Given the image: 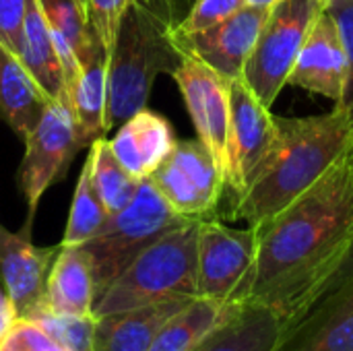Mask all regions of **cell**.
<instances>
[{
  "mask_svg": "<svg viewBox=\"0 0 353 351\" xmlns=\"http://www.w3.org/2000/svg\"><path fill=\"white\" fill-rule=\"evenodd\" d=\"M256 263L242 302L261 304L288 323V331L314 298L353 238V168L335 163L310 190L256 228Z\"/></svg>",
  "mask_w": 353,
  "mask_h": 351,
  "instance_id": "obj_1",
  "label": "cell"
},
{
  "mask_svg": "<svg viewBox=\"0 0 353 351\" xmlns=\"http://www.w3.org/2000/svg\"><path fill=\"white\" fill-rule=\"evenodd\" d=\"M279 124L281 141L267 168L228 211L252 228L271 221L310 190L352 149L353 128L339 106L321 116L279 118Z\"/></svg>",
  "mask_w": 353,
  "mask_h": 351,
  "instance_id": "obj_2",
  "label": "cell"
},
{
  "mask_svg": "<svg viewBox=\"0 0 353 351\" xmlns=\"http://www.w3.org/2000/svg\"><path fill=\"white\" fill-rule=\"evenodd\" d=\"M174 27L141 0L126 8L108 62L105 134L147 108L157 74H172L180 64Z\"/></svg>",
  "mask_w": 353,
  "mask_h": 351,
  "instance_id": "obj_3",
  "label": "cell"
},
{
  "mask_svg": "<svg viewBox=\"0 0 353 351\" xmlns=\"http://www.w3.org/2000/svg\"><path fill=\"white\" fill-rule=\"evenodd\" d=\"M199 223L192 219L145 248L95 300L93 317L196 298Z\"/></svg>",
  "mask_w": 353,
  "mask_h": 351,
  "instance_id": "obj_4",
  "label": "cell"
},
{
  "mask_svg": "<svg viewBox=\"0 0 353 351\" xmlns=\"http://www.w3.org/2000/svg\"><path fill=\"white\" fill-rule=\"evenodd\" d=\"M188 221L192 219L176 213L155 184L143 178L134 199L110 215L91 240L81 244L91 259L95 300L145 248Z\"/></svg>",
  "mask_w": 353,
  "mask_h": 351,
  "instance_id": "obj_5",
  "label": "cell"
},
{
  "mask_svg": "<svg viewBox=\"0 0 353 351\" xmlns=\"http://www.w3.org/2000/svg\"><path fill=\"white\" fill-rule=\"evenodd\" d=\"M327 0H279L263 25V31L246 60L242 81L267 106L273 108L294 62Z\"/></svg>",
  "mask_w": 353,
  "mask_h": 351,
  "instance_id": "obj_6",
  "label": "cell"
},
{
  "mask_svg": "<svg viewBox=\"0 0 353 351\" xmlns=\"http://www.w3.org/2000/svg\"><path fill=\"white\" fill-rule=\"evenodd\" d=\"M23 143L25 155L19 168V186L27 203L25 225L31 228L43 192L64 178L72 157L85 147L68 93L46 103L37 124Z\"/></svg>",
  "mask_w": 353,
  "mask_h": 351,
  "instance_id": "obj_7",
  "label": "cell"
},
{
  "mask_svg": "<svg viewBox=\"0 0 353 351\" xmlns=\"http://www.w3.org/2000/svg\"><path fill=\"white\" fill-rule=\"evenodd\" d=\"M259 248V230H236L217 217L201 219L196 238L199 298L240 304L250 281Z\"/></svg>",
  "mask_w": 353,
  "mask_h": 351,
  "instance_id": "obj_8",
  "label": "cell"
},
{
  "mask_svg": "<svg viewBox=\"0 0 353 351\" xmlns=\"http://www.w3.org/2000/svg\"><path fill=\"white\" fill-rule=\"evenodd\" d=\"M281 141L279 116H273L242 79L230 81V168L225 192L234 205L267 168Z\"/></svg>",
  "mask_w": 353,
  "mask_h": 351,
  "instance_id": "obj_9",
  "label": "cell"
},
{
  "mask_svg": "<svg viewBox=\"0 0 353 351\" xmlns=\"http://www.w3.org/2000/svg\"><path fill=\"white\" fill-rule=\"evenodd\" d=\"M149 180L170 207L188 219L215 217L225 192L223 174L199 139L178 141Z\"/></svg>",
  "mask_w": 353,
  "mask_h": 351,
  "instance_id": "obj_10",
  "label": "cell"
},
{
  "mask_svg": "<svg viewBox=\"0 0 353 351\" xmlns=\"http://www.w3.org/2000/svg\"><path fill=\"white\" fill-rule=\"evenodd\" d=\"M180 54V64L172 77L184 97L199 141L213 155L225 182L230 168V81L192 54Z\"/></svg>",
  "mask_w": 353,
  "mask_h": 351,
  "instance_id": "obj_11",
  "label": "cell"
},
{
  "mask_svg": "<svg viewBox=\"0 0 353 351\" xmlns=\"http://www.w3.org/2000/svg\"><path fill=\"white\" fill-rule=\"evenodd\" d=\"M58 250L60 244L35 246L27 225L21 232L0 225V283L19 319L31 321L46 308L48 277Z\"/></svg>",
  "mask_w": 353,
  "mask_h": 351,
  "instance_id": "obj_12",
  "label": "cell"
},
{
  "mask_svg": "<svg viewBox=\"0 0 353 351\" xmlns=\"http://www.w3.org/2000/svg\"><path fill=\"white\" fill-rule=\"evenodd\" d=\"M267 17L269 8L242 6L225 21L205 31L192 35H174V41L180 52L192 54L225 81H236L242 79V70Z\"/></svg>",
  "mask_w": 353,
  "mask_h": 351,
  "instance_id": "obj_13",
  "label": "cell"
},
{
  "mask_svg": "<svg viewBox=\"0 0 353 351\" xmlns=\"http://www.w3.org/2000/svg\"><path fill=\"white\" fill-rule=\"evenodd\" d=\"M347 79V54L327 6L314 21L296 62L288 77V85L339 101Z\"/></svg>",
  "mask_w": 353,
  "mask_h": 351,
  "instance_id": "obj_14",
  "label": "cell"
},
{
  "mask_svg": "<svg viewBox=\"0 0 353 351\" xmlns=\"http://www.w3.org/2000/svg\"><path fill=\"white\" fill-rule=\"evenodd\" d=\"M279 351H353V279L316 302L288 331Z\"/></svg>",
  "mask_w": 353,
  "mask_h": 351,
  "instance_id": "obj_15",
  "label": "cell"
},
{
  "mask_svg": "<svg viewBox=\"0 0 353 351\" xmlns=\"http://www.w3.org/2000/svg\"><path fill=\"white\" fill-rule=\"evenodd\" d=\"M108 141L122 168L139 180L149 178L178 143L170 120L149 108L122 122L116 137Z\"/></svg>",
  "mask_w": 353,
  "mask_h": 351,
  "instance_id": "obj_16",
  "label": "cell"
},
{
  "mask_svg": "<svg viewBox=\"0 0 353 351\" xmlns=\"http://www.w3.org/2000/svg\"><path fill=\"white\" fill-rule=\"evenodd\" d=\"M108 62L110 56L105 48L89 27L85 46L79 52L77 77L68 87V95L85 145H91L95 139L105 137L103 118L108 106Z\"/></svg>",
  "mask_w": 353,
  "mask_h": 351,
  "instance_id": "obj_17",
  "label": "cell"
},
{
  "mask_svg": "<svg viewBox=\"0 0 353 351\" xmlns=\"http://www.w3.org/2000/svg\"><path fill=\"white\" fill-rule=\"evenodd\" d=\"M288 323L261 304H234L228 319L192 351H279Z\"/></svg>",
  "mask_w": 353,
  "mask_h": 351,
  "instance_id": "obj_18",
  "label": "cell"
},
{
  "mask_svg": "<svg viewBox=\"0 0 353 351\" xmlns=\"http://www.w3.org/2000/svg\"><path fill=\"white\" fill-rule=\"evenodd\" d=\"M192 298L170 300L95 319L93 351H149L163 323Z\"/></svg>",
  "mask_w": 353,
  "mask_h": 351,
  "instance_id": "obj_19",
  "label": "cell"
},
{
  "mask_svg": "<svg viewBox=\"0 0 353 351\" xmlns=\"http://www.w3.org/2000/svg\"><path fill=\"white\" fill-rule=\"evenodd\" d=\"M50 97L25 68L17 52L0 41V118L21 141L37 124Z\"/></svg>",
  "mask_w": 353,
  "mask_h": 351,
  "instance_id": "obj_20",
  "label": "cell"
},
{
  "mask_svg": "<svg viewBox=\"0 0 353 351\" xmlns=\"http://www.w3.org/2000/svg\"><path fill=\"white\" fill-rule=\"evenodd\" d=\"M95 283L93 267L83 246H62L54 259L48 290L46 310L56 314H81L93 317Z\"/></svg>",
  "mask_w": 353,
  "mask_h": 351,
  "instance_id": "obj_21",
  "label": "cell"
},
{
  "mask_svg": "<svg viewBox=\"0 0 353 351\" xmlns=\"http://www.w3.org/2000/svg\"><path fill=\"white\" fill-rule=\"evenodd\" d=\"M19 58L23 60L25 68L31 72V77L39 83V87L46 91L50 99L68 93L60 56L56 52L50 25L46 23V17L37 0L25 2Z\"/></svg>",
  "mask_w": 353,
  "mask_h": 351,
  "instance_id": "obj_22",
  "label": "cell"
},
{
  "mask_svg": "<svg viewBox=\"0 0 353 351\" xmlns=\"http://www.w3.org/2000/svg\"><path fill=\"white\" fill-rule=\"evenodd\" d=\"M232 306L199 296L192 298L163 323L149 351H192L228 319Z\"/></svg>",
  "mask_w": 353,
  "mask_h": 351,
  "instance_id": "obj_23",
  "label": "cell"
},
{
  "mask_svg": "<svg viewBox=\"0 0 353 351\" xmlns=\"http://www.w3.org/2000/svg\"><path fill=\"white\" fill-rule=\"evenodd\" d=\"M39 8L50 25L56 52L60 56L66 89L72 85L79 70V52L89 35V23L83 0H37Z\"/></svg>",
  "mask_w": 353,
  "mask_h": 351,
  "instance_id": "obj_24",
  "label": "cell"
},
{
  "mask_svg": "<svg viewBox=\"0 0 353 351\" xmlns=\"http://www.w3.org/2000/svg\"><path fill=\"white\" fill-rule=\"evenodd\" d=\"M85 163L89 166L91 184L110 215L118 213L134 199L141 180L122 168V163L112 153L110 141L105 137H99L89 145V155Z\"/></svg>",
  "mask_w": 353,
  "mask_h": 351,
  "instance_id": "obj_25",
  "label": "cell"
},
{
  "mask_svg": "<svg viewBox=\"0 0 353 351\" xmlns=\"http://www.w3.org/2000/svg\"><path fill=\"white\" fill-rule=\"evenodd\" d=\"M110 217V213L105 211L103 203L99 201L93 184H91V176H89V166L85 163L79 180H77V188L72 194V205H70V215L66 221V230L62 236V246H81L87 240H91L97 230L105 223V219Z\"/></svg>",
  "mask_w": 353,
  "mask_h": 351,
  "instance_id": "obj_26",
  "label": "cell"
},
{
  "mask_svg": "<svg viewBox=\"0 0 353 351\" xmlns=\"http://www.w3.org/2000/svg\"><path fill=\"white\" fill-rule=\"evenodd\" d=\"M31 321L68 351H93L95 317L91 314H56L43 308Z\"/></svg>",
  "mask_w": 353,
  "mask_h": 351,
  "instance_id": "obj_27",
  "label": "cell"
},
{
  "mask_svg": "<svg viewBox=\"0 0 353 351\" xmlns=\"http://www.w3.org/2000/svg\"><path fill=\"white\" fill-rule=\"evenodd\" d=\"M327 10L333 17V21L337 23V29L341 33L343 46H345V54H347V79H345V89L341 99L335 103L339 106L350 124L353 128V0H327ZM350 161L353 168V143L350 149Z\"/></svg>",
  "mask_w": 353,
  "mask_h": 351,
  "instance_id": "obj_28",
  "label": "cell"
},
{
  "mask_svg": "<svg viewBox=\"0 0 353 351\" xmlns=\"http://www.w3.org/2000/svg\"><path fill=\"white\" fill-rule=\"evenodd\" d=\"M242 6H246L244 0H194L184 19L174 27V35H192L205 31L232 17Z\"/></svg>",
  "mask_w": 353,
  "mask_h": 351,
  "instance_id": "obj_29",
  "label": "cell"
},
{
  "mask_svg": "<svg viewBox=\"0 0 353 351\" xmlns=\"http://www.w3.org/2000/svg\"><path fill=\"white\" fill-rule=\"evenodd\" d=\"M132 0H83L91 31L99 37L108 56L114 48L120 21Z\"/></svg>",
  "mask_w": 353,
  "mask_h": 351,
  "instance_id": "obj_30",
  "label": "cell"
},
{
  "mask_svg": "<svg viewBox=\"0 0 353 351\" xmlns=\"http://www.w3.org/2000/svg\"><path fill=\"white\" fill-rule=\"evenodd\" d=\"M0 351H68L52 335H48L37 323L19 319L8 335L2 339Z\"/></svg>",
  "mask_w": 353,
  "mask_h": 351,
  "instance_id": "obj_31",
  "label": "cell"
},
{
  "mask_svg": "<svg viewBox=\"0 0 353 351\" xmlns=\"http://www.w3.org/2000/svg\"><path fill=\"white\" fill-rule=\"evenodd\" d=\"M27 0H0V41L19 54Z\"/></svg>",
  "mask_w": 353,
  "mask_h": 351,
  "instance_id": "obj_32",
  "label": "cell"
},
{
  "mask_svg": "<svg viewBox=\"0 0 353 351\" xmlns=\"http://www.w3.org/2000/svg\"><path fill=\"white\" fill-rule=\"evenodd\" d=\"M353 279V238L352 242H350V246H347V250L343 252V257L339 259V263L333 267V271L329 273V277L325 279V283L321 285V290H319V294H316V298H314V304L316 302H321V300H325V298H329L331 294H335L337 290H341L345 283H350ZM312 304V306H314ZM310 306V308H312ZM308 308V310H310ZM302 321V319H300Z\"/></svg>",
  "mask_w": 353,
  "mask_h": 351,
  "instance_id": "obj_33",
  "label": "cell"
},
{
  "mask_svg": "<svg viewBox=\"0 0 353 351\" xmlns=\"http://www.w3.org/2000/svg\"><path fill=\"white\" fill-rule=\"evenodd\" d=\"M19 321V317H17V310H14V306H12V302H10V298H8V294L4 292V288H2V283H0V343H2V339L8 335V331L12 329V325Z\"/></svg>",
  "mask_w": 353,
  "mask_h": 351,
  "instance_id": "obj_34",
  "label": "cell"
},
{
  "mask_svg": "<svg viewBox=\"0 0 353 351\" xmlns=\"http://www.w3.org/2000/svg\"><path fill=\"white\" fill-rule=\"evenodd\" d=\"M246 6H254V8H273L279 0H244Z\"/></svg>",
  "mask_w": 353,
  "mask_h": 351,
  "instance_id": "obj_35",
  "label": "cell"
}]
</instances>
